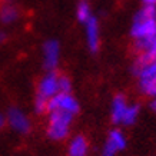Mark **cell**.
I'll return each mask as SVG.
<instances>
[{
	"label": "cell",
	"instance_id": "17",
	"mask_svg": "<svg viewBox=\"0 0 156 156\" xmlns=\"http://www.w3.org/2000/svg\"><path fill=\"white\" fill-rule=\"evenodd\" d=\"M34 109L37 113H43L48 110V99H44L42 96H36V100H34Z\"/></svg>",
	"mask_w": 156,
	"mask_h": 156
},
{
	"label": "cell",
	"instance_id": "2",
	"mask_svg": "<svg viewBox=\"0 0 156 156\" xmlns=\"http://www.w3.org/2000/svg\"><path fill=\"white\" fill-rule=\"evenodd\" d=\"M72 118L73 115L63 110H53L49 115V128L48 135L53 140H62L69 135Z\"/></svg>",
	"mask_w": 156,
	"mask_h": 156
},
{
	"label": "cell",
	"instance_id": "11",
	"mask_svg": "<svg viewBox=\"0 0 156 156\" xmlns=\"http://www.w3.org/2000/svg\"><path fill=\"white\" fill-rule=\"evenodd\" d=\"M137 76H139V80L140 82H145V80H149V79H153L156 77V60L143 66L140 70L137 72Z\"/></svg>",
	"mask_w": 156,
	"mask_h": 156
},
{
	"label": "cell",
	"instance_id": "16",
	"mask_svg": "<svg viewBox=\"0 0 156 156\" xmlns=\"http://www.w3.org/2000/svg\"><path fill=\"white\" fill-rule=\"evenodd\" d=\"M57 85H59V93H70L72 82L67 76H59Z\"/></svg>",
	"mask_w": 156,
	"mask_h": 156
},
{
	"label": "cell",
	"instance_id": "14",
	"mask_svg": "<svg viewBox=\"0 0 156 156\" xmlns=\"http://www.w3.org/2000/svg\"><path fill=\"white\" fill-rule=\"evenodd\" d=\"M0 19L5 23H12L13 20L17 19V12L12 6H3L0 10Z\"/></svg>",
	"mask_w": 156,
	"mask_h": 156
},
{
	"label": "cell",
	"instance_id": "7",
	"mask_svg": "<svg viewBox=\"0 0 156 156\" xmlns=\"http://www.w3.org/2000/svg\"><path fill=\"white\" fill-rule=\"evenodd\" d=\"M59 43L56 40H49L43 46V55H44V66L49 70H53L57 66L59 62Z\"/></svg>",
	"mask_w": 156,
	"mask_h": 156
},
{
	"label": "cell",
	"instance_id": "9",
	"mask_svg": "<svg viewBox=\"0 0 156 156\" xmlns=\"http://www.w3.org/2000/svg\"><path fill=\"white\" fill-rule=\"evenodd\" d=\"M87 153V140L85 136H76L72 139L69 146V155L70 156H86Z\"/></svg>",
	"mask_w": 156,
	"mask_h": 156
},
{
	"label": "cell",
	"instance_id": "6",
	"mask_svg": "<svg viewBox=\"0 0 156 156\" xmlns=\"http://www.w3.org/2000/svg\"><path fill=\"white\" fill-rule=\"evenodd\" d=\"M7 120H9L10 126L19 133H27L30 130V122L29 119L24 116L22 110L17 108H12L7 113Z\"/></svg>",
	"mask_w": 156,
	"mask_h": 156
},
{
	"label": "cell",
	"instance_id": "19",
	"mask_svg": "<svg viewBox=\"0 0 156 156\" xmlns=\"http://www.w3.org/2000/svg\"><path fill=\"white\" fill-rule=\"evenodd\" d=\"M3 125H5V116H3V115H0V128H2Z\"/></svg>",
	"mask_w": 156,
	"mask_h": 156
},
{
	"label": "cell",
	"instance_id": "12",
	"mask_svg": "<svg viewBox=\"0 0 156 156\" xmlns=\"http://www.w3.org/2000/svg\"><path fill=\"white\" fill-rule=\"evenodd\" d=\"M137 115H139V106L137 105H133V106H128L125 113H123V118H122V122L125 125H132L135 123L136 120Z\"/></svg>",
	"mask_w": 156,
	"mask_h": 156
},
{
	"label": "cell",
	"instance_id": "15",
	"mask_svg": "<svg viewBox=\"0 0 156 156\" xmlns=\"http://www.w3.org/2000/svg\"><path fill=\"white\" fill-rule=\"evenodd\" d=\"M140 87L142 90L149 96H156V77L149 79V80L140 82Z\"/></svg>",
	"mask_w": 156,
	"mask_h": 156
},
{
	"label": "cell",
	"instance_id": "20",
	"mask_svg": "<svg viewBox=\"0 0 156 156\" xmlns=\"http://www.w3.org/2000/svg\"><path fill=\"white\" fill-rule=\"evenodd\" d=\"M3 40H5V34L0 33V42H3Z\"/></svg>",
	"mask_w": 156,
	"mask_h": 156
},
{
	"label": "cell",
	"instance_id": "21",
	"mask_svg": "<svg viewBox=\"0 0 156 156\" xmlns=\"http://www.w3.org/2000/svg\"><path fill=\"white\" fill-rule=\"evenodd\" d=\"M153 109L156 110V96H155V102H153Z\"/></svg>",
	"mask_w": 156,
	"mask_h": 156
},
{
	"label": "cell",
	"instance_id": "18",
	"mask_svg": "<svg viewBox=\"0 0 156 156\" xmlns=\"http://www.w3.org/2000/svg\"><path fill=\"white\" fill-rule=\"evenodd\" d=\"M145 5H156V0H142Z\"/></svg>",
	"mask_w": 156,
	"mask_h": 156
},
{
	"label": "cell",
	"instance_id": "8",
	"mask_svg": "<svg viewBox=\"0 0 156 156\" xmlns=\"http://www.w3.org/2000/svg\"><path fill=\"white\" fill-rule=\"evenodd\" d=\"M86 37H87V44L92 52H98L99 49V26L98 20L92 16L86 22Z\"/></svg>",
	"mask_w": 156,
	"mask_h": 156
},
{
	"label": "cell",
	"instance_id": "5",
	"mask_svg": "<svg viewBox=\"0 0 156 156\" xmlns=\"http://www.w3.org/2000/svg\"><path fill=\"white\" fill-rule=\"evenodd\" d=\"M126 146V139L122 135L120 130H112L109 133L108 142L103 147V156H115L119 151L125 149Z\"/></svg>",
	"mask_w": 156,
	"mask_h": 156
},
{
	"label": "cell",
	"instance_id": "4",
	"mask_svg": "<svg viewBox=\"0 0 156 156\" xmlns=\"http://www.w3.org/2000/svg\"><path fill=\"white\" fill-rule=\"evenodd\" d=\"M57 79L59 76L55 72H50L43 77L40 83H39V96H42L44 99H50L53 96L59 93V85H57Z\"/></svg>",
	"mask_w": 156,
	"mask_h": 156
},
{
	"label": "cell",
	"instance_id": "3",
	"mask_svg": "<svg viewBox=\"0 0 156 156\" xmlns=\"http://www.w3.org/2000/svg\"><path fill=\"white\" fill-rule=\"evenodd\" d=\"M63 110L67 113L76 115L79 112V103L70 93H56L48 100V112Z\"/></svg>",
	"mask_w": 156,
	"mask_h": 156
},
{
	"label": "cell",
	"instance_id": "13",
	"mask_svg": "<svg viewBox=\"0 0 156 156\" xmlns=\"http://www.w3.org/2000/svg\"><path fill=\"white\" fill-rule=\"evenodd\" d=\"M76 14H77L79 22H82V23H86V22L92 17V14H90V7H89V5H87V2L82 0L80 3H79V6H77Z\"/></svg>",
	"mask_w": 156,
	"mask_h": 156
},
{
	"label": "cell",
	"instance_id": "1",
	"mask_svg": "<svg viewBox=\"0 0 156 156\" xmlns=\"http://www.w3.org/2000/svg\"><path fill=\"white\" fill-rule=\"evenodd\" d=\"M132 36L135 40L156 36V6L145 5L135 14L132 24Z\"/></svg>",
	"mask_w": 156,
	"mask_h": 156
},
{
	"label": "cell",
	"instance_id": "10",
	"mask_svg": "<svg viewBox=\"0 0 156 156\" xmlns=\"http://www.w3.org/2000/svg\"><path fill=\"white\" fill-rule=\"evenodd\" d=\"M126 108H128V105H126L125 96L118 95L113 99V103H112V120H113L115 123L122 122L123 113H125Z\"/></svg>",
	"mask_w": 156,
	"mask_h": 156
}]
</instances>
